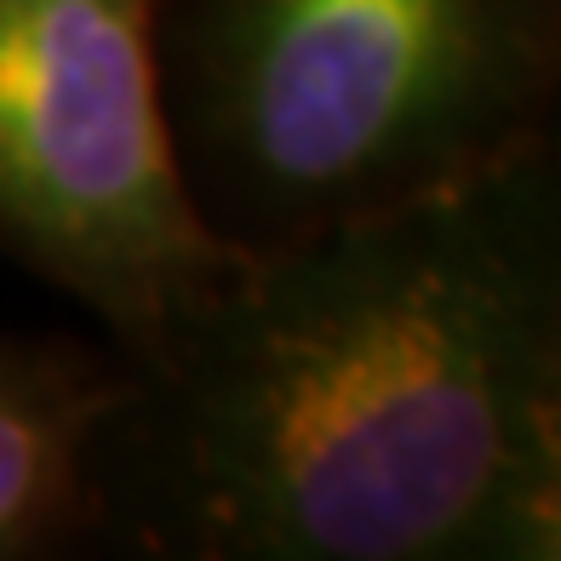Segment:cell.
Listing matches in <instances>:
<instances>
[{
	"mask_svg": "<svg viewBox=\"0 0 561 561\" xmlns=\"http://www.w3.org/2000/svg\"><path fill=\"white\" fill-rule=\"evenodd\" d=\"M98 499L149 561H556V138L241 252L126 355Z\"/></svg>",
	"mask_w": 561,
	"mask_h": 561,
	"instance_id": "1",
	"label": "cell"
},
{
	"mask_svg": "<svg viewBox=\"0 0 561 561\" xmlns=\"http://www.w3.org/2000/svg\"><path fill=\"white\" fill-rule=\"evenodd\" d=\"M156 64L201 224L264 252L550 144L561 0H156Z\"/></svg>",
	"mask_w": 561,
	"mask_h": 561,
	"instance_id": "2",
	"label": "cell"
},
{
	"mask_svg": "<svg viewBox=\"0 0 561 561\" xmlns=\"http://www.w3.org/2000/svg\"><path fill=\"white\" fill-rule=\"evenodd\" d=\"M0 252L121 355L236 270L178 172L156 0H0Z\"/></svg>",
	"mask_w": 561,
	"mask_h": 561,
	"instance_id": "3",
	"label": "cell"
},
{
	"mask_svg": "<svg viewBox=\"0 0 561 561\" xmlns=\"http://www.w3.org/2000/svg\"><path fill=\"white\" fill-rule=\"evenodd\" d=\"M121 385L126 355L110 339L0 333V561L104 539L98 436Z\"/></svg>",
	"mask_w": 561,
	"mask_h": 561,
	"instance_id": "4",
	"label": "cell"
}]
</instances>
